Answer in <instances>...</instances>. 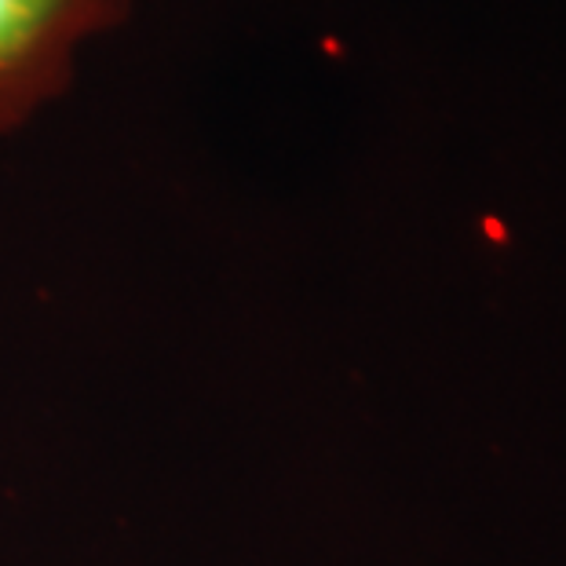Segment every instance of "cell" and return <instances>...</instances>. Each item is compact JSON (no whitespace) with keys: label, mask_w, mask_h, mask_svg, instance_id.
<instances>
[{"label":"cell","mask_w":566,"mask_h":566,"mask_svg":"<svg viewBox=\"0 0 566 566\" xmlns=\"http://www.w3.org/2000/svg\"><path fill=\"white\" fill-rule=\"evenodd\" d=\"M136 0H0V132L52 106L81 52L132 15Z\"/></svg>","instance_id":"1"}]
</instances>
